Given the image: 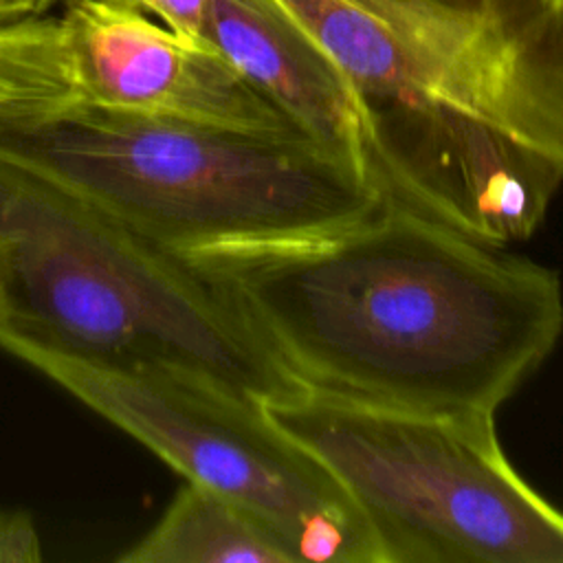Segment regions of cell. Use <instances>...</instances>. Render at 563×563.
<instances>
[{
    "instance_id": "obj_4",
    "label": "cell",
    "mask_w": 563,
    "mask_h": 563,
    "mask_svg": "<svg viewBox=\"0 0 563 563\" xmlns=\"http://www.w3.org/2000/svg\"><path fill=\"white\" fill-rule=\"evenodd\" d=\"M9 319L79 354L161 361L260 402L303 387L183 255L0 161Z\"/></svg>"
},
{
    "instance_id": "obj_5",
    "label": "cell",
    "mask_w": 563,
    "mask_h": 563,
    "mask_svg": "<svg viewBox=\"0 0 563 563\" xmlns=\"http://www.w3.org/2000/svg\"><path fill=\"white\" fill-rule=\"evenodd\" d=\"M262 405L345 488L378 563H563V512L512 468L495 413L380 407L310 389Z\"/></svg>"
},
{
    "instance_id": "obj_3",
    "label": "cell",
    "mask_w": 563,
    "mask_h": 563,
    "mask_svg": "<svg viewBox=\"0 0 563 563\" xmlns=\"http://www.w3.org/2000/svg\"><path fill=\"white\" fill-rule=\"evenodd\" d=\"M0 161L174 251L321 233L387 196L299 132H238L95 106L0 114Z\"/></svg>"
},
{
    "instance_id": "obj_14",
    "label": "cell",
    "mask_w": 563,
    "mask_h": 563,
    "mask_svg": "<svg viewBox=\"0 0 563 563\" xmlns=\"http://www.w3.org/2000/svg\"><path fill=\"white\" fill-rule=\"evenodd\" d=\"M9 319V288H7V271L0 253V325Z\"/></svg>"
},
{
    "instance_id": "obj_13",
    "label": "cell",
    "mask_w": 563,
    "mask_h": 563,
    "mask_svg": "<svg viewBox=\"0 0 563 563\" xmlns=\"http://www.w3.org/2000/svg\"><path fill=\"white\" fill-rule=\"evenodd\" d=\"M57 2H64V0H0V24H11L26 18L44 15Z\"/></svg>"
},
{
    "instance_id": "obj_1",
    "label": "cell",
    "mask_w": 563,
    "mask_h": 563,
    "mask_svg": "<svg viewBox=\"0 0 563 563\" xmlns=\"http://www.w3.org/2000/svg\"><path fill=\"white\" fill-rule=\"evenodd\" d=\"M178 255L303 389L367 405L495 413L563 332L554 268L389 198L321 233Z\"/></svg>"
},
{
    "instance_id": "obj_10",
    "label": "cell",
    "mask_w": 563,
    "mask_h": 563,
    "mask_svg": "<svg viewBox=\"0 0 563 563\" xmlns=\"http://www.w3.org/2000/svg\"><path fill=\"white\" fill-rule=\"evenodd\" d=\"M81 97L66 15L0 24V114L42 110Z\"/></svg>"
},
{
    "instance_id": "obj_9",
    "label": "cell",
    "mask_w": 563,
    "mask_h": 563,
    "mask_svg": "<svg viewBox=\"0 0 563 563\" xmlns=\"http://www.w3.org/2000/svg\"><path fill=\"white\" fill-rule=\"evenodd\" d=\"M119 563H290L275 539L231 499L185 482L161 519Z\"/></svg>"
},
{
    "instance_id": "obj_6",
    "label": "cell",
    "mask_w": 563,
    "mask_h": 563,
    "mask_svg": "<svg viewBox=\"0 0 563 563\" xmlns=\"http://www.w3.org/2000/svg\"><path fill=\"white\" fill-rule=\"evenodd\" d=\"M0 347L185 482L231 499L290 563H378L372 532L345 488L260 400L176 363L79 354L11 321L0 325Z\"/></svg>"
},
{
    "instance_id": "obj_2",
    "label": "cell",
    "mask_w": 563,
    "mask_h": 563,
    "mask_svg": "<svg viewBox=\"0 0 563 563\" xmlns=\"http://www.w3.org/2000/svg\"><path fill=\"white\" fill-rule=\"evenodd\" d=\"M343 70L387 198L462 220L517 145L563 174V0H264Z\"/></svg>"
},
{
    "instance_id": "obj_11",
    "label": "cell",
    "mask_w": 563,
    "mask_h": 563,
    "mask_svg": "<svg viewBox=\"0 0 563 563\" xmlns=\"http://www.w3.org/2000/svg\"><path fill=\"white\" fill-rule=\"evenodd\" d=\"M42 537L26 510H0V563L42 561Z\"/></svg>"
},
{
    "instance_id": "obj_8",
    "label": "cell",
    "mask_w": 563,
    "mask_h": 563,
    "mask_svg": "<svg viewBox=\"0 0 563 563\" xmlns=\"http://www.w3.org/2000/svg\"><path fill=\"white\" fill-rule=\"evenodd\" d=\"M202 37L301 134L367 169L356 92L306 31L264 0H207Z\"/></svg>"
},
{
    "instance_id": "obj_12",
    "label": "cell",
    "mask_w": 563,
    "mask_h": 563,
    "mask_svg": "<svg viewBox=\"0 0 563 563\" xmlns=\"http://www.w3.org/2000/svg\"><path fill=\"white\" fill-rule=\"evenodd\" d=\"M75 2V0H64ZM103 2H117V4H128L136 7L165 26L205 42V13H207V0H103Z\"/></svg>"
},
{
    "instance_id": "obj_7",
    "label": "cell",
    "mask_w": 563,
    "mask_h": 563,
    "mask_svg": "<svg viewBox=\"0 0 563 563\" xmlns=\"http://www.w3.org/2000/svg\"><path fill=\"white\" fill-rule=\"evenodd\" d=\"M66 7L81 99L205 128L299 132L211 44L136 7L103 0Z\"/></svg>"
}]
</instances>
